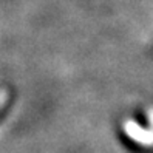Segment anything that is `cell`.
<instances>
[{"mask_svg": "<svg viewBox=\"0 0 153 153\" xmlns=\"http://www.w3.org/2000/svg\"><path fill=\"white\" fill-rule=\"evenodd\" d=\"M118 136L134 153L153 150V107L139 105L125 111L118 121Z\"/></svg>", "mask_w": 153, "mask_h": 153, "instance_id": "cell-1", "label": "cell"}, {"mask_svg": "<svg viewBox=\"0 0 153 153\" xmlns=\"http://www.w3.org/2000/svg\"><path fill=\"white\" fill-rule=\"evenodd\" d=\"M11 101H13V96L10 94V90H6V88L0 90V121L3 119L5 113L10 108Z\"/></svg>", "mask_w": 153, "mask_h": 153, "instance_id": "cell-2", "label": "cell"}]
</instances>
